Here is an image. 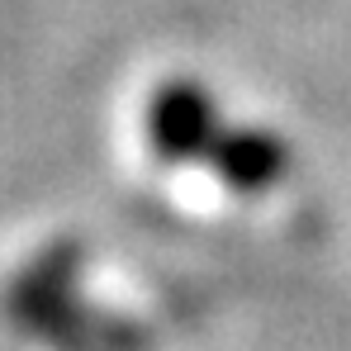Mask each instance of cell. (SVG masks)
<instances>
[{
  "instance_id": "cell-1",
  "label": "cell",
  "mask_w": 351,
  "mask_h": 351,
  "mask_svg": "<svg viewBox=\"0 0 351 351\" xmlns=\"http://www.w3.org/2000/svg\"><path fill=\"white\" fill-rule=\"evenodd\" d=\"M147 138L162 157H195L209 152L219 143V123H214V105L195 81H171L167 90H157L152 110H147Z\"/></svg>"
},
{
  "instance_id": "cell-2",
  "label": "cell",
  "mask_w": 351,
  "mask_h": 351,
  "mask_svg": "<svg viewBox=\"0 0 351 351\" xmlns=\"http://www.w3.org/2000/svg\"><path fill=\"white\" fill-rule=\"evenodd\" d=\"M214 171L237 190H266L285 176V147L280 138L261 133V128H237V133H219V143L209 147Z\"/></svg>"
}]
</instances>
